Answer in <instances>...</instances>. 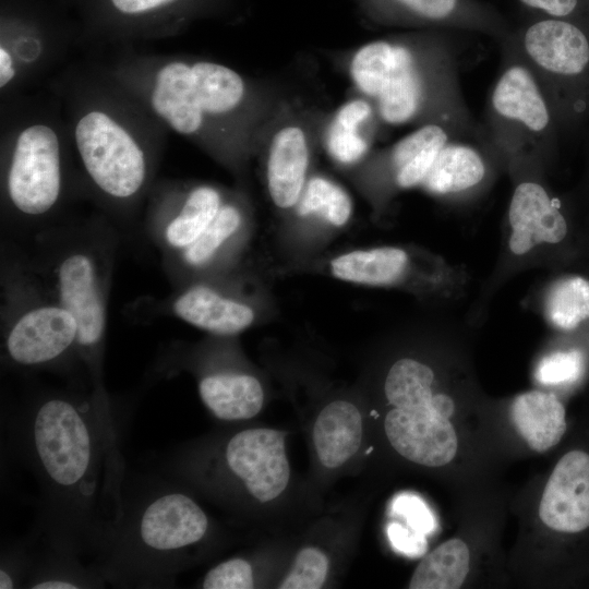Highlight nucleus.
<instances>
[{
	"instance_id": "3",
	"label": "nucleus",
	"mask_w": 589,
	"mask_h": 589,
	"mask_svg": "<svg viewBox=\"0 0 589 589\" xmlns=\"http://www.w3.org/2000/svg\"><path fill=\"white\" fill-rule=\"evenodd\" d=\"M17 94L1 99V194L5 209L37 220L64 201L74 159L61 103Z\"/></svg>"
},
{
	"instance_id": "19",
	"label": "nucleus",
	"mask_w": 589,
	"mask_h": 589,
	"mask_svg": "<svg viewBox=\"0 0 589 589\" xmlns=\"http://www.w3.org/2000/svg\"><path fill=\"white\" fill-rule=\"evenodd\" d=\"M199 394L204 406L225 421L247 420L255 417L264 404L260 381L244 373H213L199 381Z\"/></svg>"
},
{
	"instance_id": "8",
	"label": "nucleus",
	"mask_w": 589,
	"mask_h": 589,
	"mask_svg": "<svg viewBox=\"0 0 589 589\" xmlns=\"http://www.w3.org/2000/svg\"><path fill=\"white\" fill-rule=\"evenodd\" d=\"M265 143V178L273 204L293 209L310 177L315 132L303 115L281 110Z\"/></svg>"
},
{
	"instance_id": "35",
	"label": "nucleus",
	"mask_w": 589,
	"mask_h": 589,
	"mask_svg": "<svg viewBox=\"0 0 589 589\" xmlns=\"http://www.w3.org/2000/svg\"><path fill=\"white\" fill-rule=\"evenodd\" d=\"M181 1L182 0H108V5L112 12L122 17L125 23L130 22L135 27L137 22H142L144 25L146 17L163 13Z\"/></svg>"
},
{
	"instance_id": "13",
	"label": "nucleus",
	"mask_w": 589,
	"mask_h": 589,
	"mask_svg": "<svg viewBox=\"0 0 589 589\" xmlns=\"http://www.w3.org/2000/svg\"><path fill=\"white\" fill-rule=\"evenodd\" d=\"M207 528L206 514L190 496L167 493L145 508L139 531L147 548L168 552L199 542Z\"/></svg>"
},
{
	"instance_id": "10",
	"label": "nucleus",
	"mask_w": 589,
	"mask_h": 589,
	"mask_svg": "<svg viewBox=\"0 0 589 589\" xmlns=\"http://www.w3.org/2000/svg\"><path fill=\"white\" fill-rule=\"evenodd\" d=\"M77 323L57 301L33 304L21 311L5 334L12 361L34 366L55 361L76 347Z\"/></svg>"
},
{
	"instance_id": "2",
	"label": "nucleus",
	"mask_w": 589,
	"mask_h": 589,
	"mask_svg": "<svg viewBox=\"0 0 589 589\" xmlns=\"http://www.w3.org/2000/svg\"><path fill=\"white\" fill-rule=\"evenodd\" d=\"M51 87L88 190L108 208H136L155 183L167 128L101 64L72 67Z\"/></svg>"
},
{
	"instance_id": "12",
	"label": "nucleus",
	"mask_w": 589,
	"mask_h": 589,
	"mask_svg": "<svg viewBox=\"0 0 589 589\" xmlns=\"http://www.w3.org/2000/svg\"><path fill=\"white\" fill-rule=\"evenodd\" d=\"M539 515L557 532L589 529V453L573 449L560 458L543 490Z\"/></svg>"
},
{
	"instance_id": "38",
	"label": "nucleus",
	"mask_w": 589,
	"mask_h": 589,
	"mask_svg": "<svg viewBox=\"0 0 589 589\" xmlns=\"http://www.w3.org/2000/svg\"><path fill=\"white\" fill-rule=\"evenodd\" d=\"M434 410L442 417L449 419L455 410L453 399L445 394H435L432 399Z\"/></svg>"
},
{
	"instance_id": "26",
	"label": "nucleus",
	"mask_w": 589,
	"mask_h": 589,
	"mask_svg": "<svg viewBox=\"0 0 589 589\" xmlns=\"http://www.w3.org/2000/svg\"><path fill=\"white\" fill-rule=\"evenodd\" d=\"M470 566L467 544L450 539L424 556L409 581L410 589H457L464 584Z\"/></svg>"
},
{
	"instance_id": "11",
	"label": "nucleus",
	"mask_w": 589,
	"mask_h": 589,
	"mask_svg": "<svg viewBox=\"0 0 589 589\" xmlns=\"http://www.w3.org/2000/svg\"><path fill=\"white\" fill-rule=\"evenodd\" d=\"M384 430L392 447L404 458L428 467L448 464L456 455L458 441L449 419L431 406L393 408L385 417Z\"/></svg>"
},
{
	"instance_id": "1",
	"label": "nucleus",
	"mask_w": 589,
	"mask_h": 589,
	"mask_svg": "<svg viewBox=\"0 0 589 589\" xmlns=\"http://www.w3.org/2000/svg\"><path fill=\"white\" fill-rule=\"evenodd\" d=\"M105 71L170 132L239 170L256 146L263 103L235 69L187 55L122 50Z\"/></svg>"
},
{
	"instance_id": "37",
	"label": "nucleus",
	"mask_w": 589,
	"mask_h": 589,
	"mask_svg": "<svg viewBox=\"0 0 589 589\" xmlns=\"http://www.w3.org/2000/svg\"><path fill=\"white\" fill-rule=\"evenodd\" d=\"M526 5L544 11L545 13L562 17L570 14L576 5L577 0H520Z\"/></svg>"
},
{
	"instance_id": "15",
	"label": "nucleus",
	"mask_w": 589,
	"mask_h": 589,
	"mask_svg": "<svg viewBox=\"0 0 589 589\" xmlns=\"http://www.w3.org/2000/svg\"><path fill=\"white\" fill-rule=\"evenodd\" d=\"M173 314L183 322L218 336L237 335L255 321L254 309L206 285H194L172 301Z\"/></svg>"
},
{
	"instance_id": "17",
	"label": "nucleus",
	"mask_w": 589,
	"mask_h": 589,
	"mask_svg": "<svg viewBox=\"0 0 589 589\" xmlns=\"http://www.w3.org/2000/svg\"><path fill=\"white\" fill-rule=\"evenodd\" d=\"M375 118L374 105L359 96L341 104L322 130V144L328 157L338 166L352 167L369 153Z\"/></svg>"
},
{
	"instance_id": "33",
	"label": "nucleus",
	"mask_w": 589,
	"mask_h": 589,
	"mask_svg": "<svg viewBox=\"0 0 589 589\" xmlns=\"http://www.w3.org/2000/svg\"><path fill=\"white\" fill-rule=\"evenodd\" d=\"M205 589H250L254 587L253 570L243 558H230L211 568L203 578Z\"/></svg>"
},
{
	"instance_id": "6",
	"label": "nucleus",
	"mask_w": 589,
	"mask_h": 589,
	"mask_svg": "<svg viewBox=\"0 0 589 589\" xmlns=\"http://www.w3.org/2000/svg\"><path fill=\"white\" fill-rule=\"evenodd\" d=\"M55 301L77 323L76 348L83 354L98 352L106 332L107 289L95 251L85 244L67 247L51 266Z\"/></svg>"
},
{
	"instance_id": "18",
	"label": "nucleus",
	"mask_w": 589,
	"mask_h": 589,
	"mask_svg": "<svg viewBox=\"0 0 589 589\" xmlns=\"http://www.w3.org/2000/svg\"><path fill=\"white\" fill-rule=\"evenodd\" d=\"M362 436L361 413L347 400L327 404L318 413L312 432L317 458L329 469L347 462L360 448Z\"/></svg>"
},
{
	"instance_id": "40",
	"label": "nucleus",
	"mask_w": 589,
	"mask_h": 589,
	"mask_svg": "<svg viewBox=\"0 0 589 589\" xmlns=\"http://www.w3.org/2000/svg\"><path fill=\"white\" fill-rule=\"evenodd\" d=\"M14 587V581L12 577L3 568L0 570V588L1 589H11Z\"/></svg>"
},
{
	"instance_id": "16",
	"label": "nucleus",
	"mask_w": 589,
	"mask_h": 589,
	"mask_svg": "<svg viewBox=\"0 0 589 589\" xmlns=\"http://www.w3.org/2000/svg\"><path fill=\"white\" fill-rule=\"evenodd\" d=\"M524 47L541 69L561 75L581 73L589 63V41L574 24L557 19L539 21L526 31Z\"/></svg>"
},
{
	"instance_id": "28",
	"label": "nucleus",
	"mask_w": 589,
	"mask_h": 589,
	"mask_svg": "<svg viewBox=\"0 0 589 589\" xmlns=\"http://www.w3.org/2000/svg\"><path fill=\"white\" fill-rule=\"evenodd\" d=\"M432 369L412 358H401L389 369L384 393L395 408L409 409L431 406L433 399Z\"/></svg>"
},
{
	"instance_id": "25",
	"label": "nucleus",
	"mask_w": 589,
	"mask_h": 589,
	"mask_svg": "<svg viewBox=\"0 0 589 589\" xmlns=\"http://www.w3.org/2000/svg\"><path fill=\"white\" fill-rule=\"evenodd\" d=\"M484 175L485 166L477 151L446 144L421 185L432 194H452L477 185Z\"/></svg>"
},
{
	"instance_id": "34",
	"label": "nucleus",
	"mask_w": 589,
	"mask_h": 589,
	"mask_svg": "<svg viewBox=\"0 0 589 589\" xmlns=\"http://www.w3.org/2000/svg\"><path fill=\"white\" fill-rule=\"evenodd\" d=\"M392 512L402 517L409 527L425 536L436 530L437 524L434 514L424 501L414 494L397 495L393 500Z\"/></svg>"
},
{
	"instance_id": "14",
	"label": "nucleus",
	"mask_w": 589,
	"mask_h": 589,
	"mask_svg": "<svg viewBox=\"0 0 589 589\" xmlns=\"http://www.w3.org/2000/svg\"><path fill=\"white\" fill-rule=\"evenodd\" d=\"M508 219L512 228L509 249L522 255L542 243H558L567 233V224L544 188L521 182L513 193Z\"/></svg>"
},
{
	"instance_id": "24",
	"label": "nucleus",
	"mask_w": 589,
	"mask_h": 589,
	"mask_svg": "<svg viewBox=\"0 0 589 589\" xmlns=\"http://www.w3.org/2000/svg\"><path fill=\"white\" fill-rule=\"evenodd\" d=\"M245 219L247 207L242 196L230 192L204 232L177 254L181 266L191 271L207 267L241 231Z\"/></svg>"
},
{
	"instance_id": "21",
	"label": "nucleus",
	"mask_w": 589,
	"mask_h": 589,
	"mask_svg": "<svg viewBox=\"0 0 589 589\" xmlns=\"http://www.w3.org/2000/svg\"><path fill=\"white\" fill-rule=\"evenodd\" d=\"M512 418L519 434L539 453L556 445L567 428L564 405L554 394L540 390L518 395L512 405Z\"/></svg>"
},
{
	"instance_id": "27",
	"label": "nucleus",
	"mask_w": 589,
	"mask_h": 589,
	"mask_svg": "<svg viewBox=\"0 0 589 589\" xmlns=\"http://www.w3.org/2000/svg\"><path fill=\"white\" fill-rule=\"evenodd\" d=\"M301 219H313L334 228L344 227L351 218L353 203L349 193L323 175H310L293 207Z\"/></svg>"
},
{
	"instance_id": "9",
	"label": "nucleus",
	"mask_w": 589,
	"mask_h": 589,
	"mask_svg": "<svg viewBox=\"0 0 589 589\" xmlns=\"http://www.w3.org/2000/svg\"><path fill=\"white\" fill-rule=\"evenodd\" d=\"M285 437L279 430L248 429L235 434L225 447L228 469L261 503L275 500L288 485L290 466Z\"/></svg>"
},
{
	"instance_id": "29",
	"label": "nucleus",
	"mask_w": 589,
	"mask_h": 589,
	"mask_svg": "<svg viewBox=\"0 0 589 589\" xmlns=\"http://www.w3.org/2000/svg\"><path fill=\"white\" fill-rule=\"evenodd\" d=\"M545 312L554 326L576 328L589 318V280L572 276L556 281L546 297Z\"/></svg>"
},
{
	"instance_id": "7",
	"label": "nucleus",
	"mask_w": 589,
	"mask_h": 589,
	"mask_svg": "<svg viewBox=\"0 0 589 589\" xmlns=\"http://www.w3.org/2000/svg\"><path fill=\"white\" fill-rule=\"evenodd\" d=\"M230 191L207 182L154 183L149 217L163 247L176 255L192 244L216 217Z\"/></svg>"
},
{
	"instance_id": "4",
	"label": "nucleus",
	"mask_w": 589,
	"mask_h": 589,
	"mask_svg": "<svg viewBox=\"0 0 589 589\" xmlns=\"http://www.w3.org/2000/svg\"><path fill=\"white\" fill-rule=\"evenodd\" d=\"M420 47L409 39H376L349 57L347 71L352 85L387 124L409 123L426 108L431 69Z\"/></svg>"
},
{
	"instance_id": "32",
	"label": "nucleus",
	"mask_w": 589,
	"mask_h": 589,
	"mask_svg": "<svg viewBox=\"0 0 589 589\" xmlns=\"http://www.w3.org/2000/svg\"><path fill=\"white\" fill-rule=\"evenodd\" d=\"M585 372V357L573 349L556 351L541 359L534 376L543 385H567L577 382Z\"/></svg>"
},
{
	"instance_id": "20",
	"label": "nucleus",
	"mask_w": 589,
	"mask_h": 589,
	"mask_svg": "<svg viewBox=\"0 0 589 589\" xmlns=\"http://www.w3.org/2000/svg\"><path fill=\"white\" fill-rule=\"evenodd\" d=\"M492 106L500 117L520 123L531 132H542L550 122L539 86L521 65H512L501 75L492 94Z\"/></svg>"
},
{
	"instance_id": "22",
	"label": "nucleus",
	"mask_w": 589,
	"mask_h": 589,
	"mask_svg": "<svg viewBox=\"0 0 589 589\" xmlns=\"http://www.w3.org/2000/svg\"><path fill=\"white\" fill-rule=\"evenodd\" d=\"M409 266L407 252L396 247L353 250L334 257L330 274L342 281L364 286H388L399 281Z\"/></svg>"
},
{
	"instance_id": "23",
	"label": "nucleus",
	"mask_w": 589,
	"mask_h": 589,
	"mask_svg": "<svg viewBox=\"0 0 589 589\" xmlns=\"http://www.w3.org/2000/svg\"><path fill=\"white\" fill-rule=\"evenodd\" d=\"M446 144L445 129L435 123L424 124L398 141L389 154L395 184L400 189L421 185Z\"/></svg>"
},
{
	"instance_id": "30",
	"label": "nucleus",
	"mask_w": 589,
	"mask_h": 589,
	"mask_svg": "<svg viewBox=\"0 0 589 589\" xmlns=\"http://www.w3.org/2000/svg\"><path fill=\"white\" fill-rule=\"evenodd\" d=\"M374 21L438 22L454 12L457 0H356Z\"/></svg>"
},
{
	"instance_id": "36",
	"label": "nucleus",
	"mask_w": 589,
	"mask_h": 589,
	"mask_svg": "<svg viewBox=\"0 0 589 589\" xmlns=\"http://www.w3.org/2000/svg\"><path fill=\"white\" fill-rule=\"evenodd\" d=\"M387 534L392 546L410 557H419L426 551L428 543L425 534L412 529L411 527H405L397 522H392L387 528Z\"/></svg>"
},
{
	"instance_id": "31",
	"label": "nucleus",
	"mask_w": 589,
	"mask_h": 589,
	"mask_svg": "<svg viewBox=\"0 0 589 589\" xmlns=\"http://www.w3.org/2000/svg\"><path fill=\"white\" fill-rule=\"evenodd\" d=\"M329 561L326 554L314 546L301 549L293 564L281 580L279 589H318L327 579Z\"/></svg>"
},
{
	"instance_id": "5",
	"label": "nucleus",
	"mask_w": 589,
	"mask_h": 589,
	"mask_svg": "<svg viewBox=\"0 0 589 589\" xmlns=\"http://www.w3.org/2000/svg\"><path fill=\"white\" fill-rule=\"evenodd\" d=\"M33 443L40 465L57 485L73 489L92 472L94 444L83 412L65 398H50L37 409Z\"/></svg>"
},
{
	"instance_id": "39",
	"label": "nucleus",
	"mask_w": 589,
	"mask_h": 589,
	"mask_svg": "<svg viewBox=\"0 0 589 589\" xmlns=\"http://www.w3.org/2000/svg\"><path fill=\"white\" fill-rule=\"evenodd\" d=\"M34 589H76L79 586L75 582L62 579H49L36 582Z\"/></svg>"
}]
</instances>
